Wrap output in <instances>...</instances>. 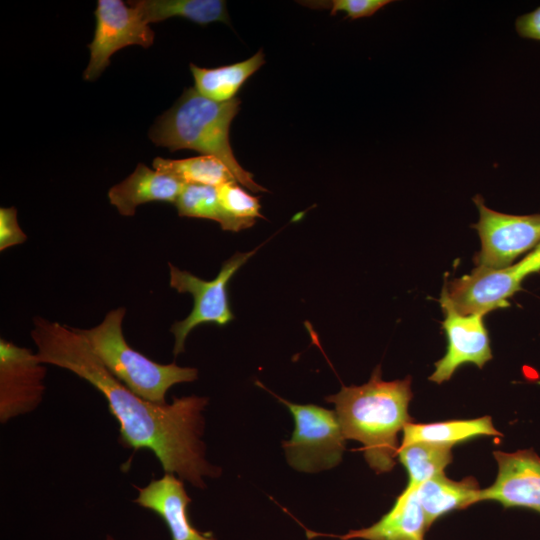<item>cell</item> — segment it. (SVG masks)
<instances>
[{
  "label": "cell",
  "instance_id": "6da1fadb",
  "mask_svg": "<svg viewBox=\"0 0 540 540\" xmlns=\"http://www.w3.org/2000/svg\"><path fill=\"white\" fill-rule=\"evenodd\" d=\"M31 337L38 359L66 369L87 381L108 403L119 423L120 441L126 448L153 452L165 473L177 475L199 489L205 478H217L220 467L206 459L203 411L207 397H174L171 403H154L136 395L113 376L76 328L35 317Z\"/></svg>",
  "mask_w": 540,
  "mask_h": 540
},
{
  "label": "cell",
  "instance_id": "7a4b0ae2",
  "mask_svg": "<svg viewBox=\"0 0 540 540\" xmlns=\"http://www.w3.org/2000/svg\"><path fill=\"white\" fill-rule=\"evenodd\" d=\"M411 377L385 381L377 366L369 381L360 386H342L325 398L335 412L346 439L358 441L370 468L376 473L393 469L400 447L398 435L412 419Z\"/></svg>",
  "mask_w": 540,
  "mask_h": 540
},
{
  "label": "cell",
  "instance_id": "3957f363",
  "mask_svg": "<svg viewBox=\"0 0 540 540\" xmlns=\"http://www.w3.org/2000/svg\"><path fill=\"white\" fill-rule=\"evenodd\" d=\"M240 104L239 98L216 102L189 87L156 119L148 136L155 145L170 151L189 149L215 156L228 166L241 185L253 192H266L254 181L253 174L241 167L230 145V126Z\"/></svg>",
  "mask_w": 540,
  "mask_h": 540
},
{
  "label": "cell",
  "instance_id": "277c9868",
  "mask_svg": "<svg viewBox=\"0 0 540 540\" xmlns=\"http://www.w3.org/2000/svg\"><path fill=\"white\" fill-rule=\"evenodd\" d=\"M125 314V307L115 308L97 326L76 329L105 368L127 388L145 400L167 403L168 390L176 384L195 381L198 370L157 363L129 346L122 330Z\"/></svg>",
  "mask_w": 540,
  "mask_h": 540
},
{
  "label": "cell",
  "instance_id": "5b68a950",
  "mask_svg": "<svg viewBox=\"0 0 540 540\" xmlns=\"http://www.w3.org/2000/svg\"><path fill=\"white\" fill-rule=\"evenodd\" d=\"M278 399L290 410L295 428L282 442L287 462L297 471L315 473L342 461L346 438L337 414L313 404H296Z\"/></svg>",
  "mask_w": 540,
  "mask_h": 540
},
{
  "label": "cell",
  "instance_id": "8992f818",
  "mask_svg": "<svg viewBox=\"0 0 540 540\" xmlns=\"http://www.w3.org/2000/svg\"><path fill=\"white\" fill-rule=\"evenodd\" d=\"M258 248L246 253H235L222 264L218 275L211 281L203 280L168 263L170 286L179 293L191 294L194 299L190 314L171 326L170 330L175 338L174 356L184 352L186 338L194 328L204 323L225 326L234 319L229 302L228 284Z\"/></svg>",
  "mask_w": 540,
  "mask_h": 540
},
{
  "label": "cell",
  "instance_id": "52a82bcc",
  "mask_svg": "<svg viewBox=\"0 0 540 540\" xmlns=\"http://www.w3.org/2000/svg\"><path fill=\"white\" fill-rule=\"evenodd\" d=\"M473 201L479 211V220L472 227L481 241V249L474 259L477 266L509 267L518 256L539 245L540 213H501L487 207L481 195H476Z\"/></svg>",
  "mask_w": 540,
  "mask_h": 540
},
{
  "label": "cell",
  "instance_id": "ba28073f",
  "mask_svg": "<svg viewBox=\"0 0 540 540\" xmlns=\"http://www.w3.org/2000/svg\"><path fill=\"white\" fill-rule=\"evenodd\" d=\"M94 15V37L88 45L90 60L83 73L87 81L96 80L118 50L130 45L148 48L155 37L137 7L121 0H98Z\"/></svg>",
  "mask_w": 540,
  "mask_h": 540
},
{
  "label": "cell",
  "instance_id": "9c48e42d",
  "mask_svg": "<svg viewBox=\"0 0 540 540\" xmlns=\"http://www.w3.org/2000/svg\"><path fill=\"white\" fill-rule=\"evenodd\" d=\"M46 364L30 349L0 339V422L34 411L45 393Z\"/></svg>",
  "mask_w": 540,
  "mask_h": 540
},
{
  "label": "cell",
  "instance_id": "30bf717a",
  "mask_svg": "<svg viewBox=\"0 0 540 540\" xmlns=\"http://www.w3.org/2000/svg\"><path fill=\"white\" fill-rule=\"evenodd\" d=\"M440 304L444 313L442 327L447 347L445 355L435 362L429 380L441 384L450 380L456 370L467 363L482 368L492 359L490 338L481 315H462L450 304L442 290Z\"/></svg>",
  "mask_w": 540,
  "mask_h": 540
},
{
  "label": "cell",
  "instance_id": "8fae6325",
  "mask_svg": "<svg viewBox=\"0 0 540 540\" xmlns=\"http://www.w3.org/2000/svg\"><path fill=\"white\" fill-rule=\"evenodd\" d=\"M523 278L514 264L495 269L477 266L470 274L445 283L443 291L462 315H481L510 306L508 299L521 289Z\"/></svg>",
  "mask_w": 540,
  "mask_h": 540
},
{
  "label": "cell",
  "instance_id": "7c38bea8",
  "mask_svg": "<svg viewBox=\"0 0 540 540\" xmlns=\"http://www.w3.org/2000/svg\"><path fill=\"white\" fill-rule=\"evenodd\" d=\"M498 473L494 483L481 489L480 502L491 500L504 508L522 507L540 513V457L532 449L512 453L495 451Z\"/></svg>",
  "mask_w": 540,
  "mask_h": 540
},
{
  "label": "cell",
  "instance_id": "4fadbf2b",
  "mask_svg": "<svg viewBox=\"0 0 540 540\" xmlns=\"http://www.w3.org/2000/svg\"><path fill=\"white\" fill-rule=\"evenodd\" d=\"M134 503L157 514L169 529L171 540H215L212 534L198 531L191 523L188 507L191 498L183 480L172 473L138 487Z\"/></svg>",
  "mask_w": 540,
  "mask_h": 540
},
{
  "label": "cell",
  "instance_id": "5bb4252c",
  "mask_svg": "<svg viewBox=\"0 0 540 540\" xmlns=\"http://www.w3.org/2000/svg\"><path fill=\"white\" fill-rule=\"evenodd\" d=\"M183 187L184 183L176 178L139 163L127 178L109 189L108 199L121 215L133 216L136 208L145 203L175 204Z\"/></svg>",
  "mask_w": 540,
  "mask_h": 540
},
{
  "label": "cell",
  "instance_id": "9a60e30c",
  "mask_svg": "<svg viewBox=\"0 0 540 540\" xmlns=\"http://www.w3.org/2000/svg\"><path fill=\"white\" fill-rule=\"evenodd\" d=\"M427 530L425 513L416 490L404 489L393 507L373 525L330 536L341 540H425Z\"/></svg>",
  "mask_w": 540,
  "mask_h": 540
},
{
  "label": "cell",
  "instance_id": "2e32d148",
  "mask_svg": "<svg viewBox=\"0 0 540 540\" xmlns=\"http://www.w3.org/2000/svg\"><path fill=\"white\" fill-rule=\"evenodd\" d=\"M416 492L429 529L441 516L480 502L481 489L474 477L454 481L442 473L422 483Z\"/></svg>",
  "mask_w": 540,
  "mask_h": 540
},
{
  "label": "cell",
  "instance_id": "e0dca14e",
  "mask_svg": "<svg viewBox=\"0 0 540 540\" xmlns=\"http://www.w3.org/2000/svg\"><path fill=\"white\" fill-rule=\"evenodd\" d=\"M479 436H502L494 427L490 416L474 419H456L432 423H407L402 431L400 445L428 442L453 447Z\"/></svg>",
  "mask_w": 540,
  "mask_h": 540
},
{
  "label": "cell",
  "instance_id": "ac0fdd59",
  "mask_svg": "<svg viewBox=\"0 0 540 540\" xmlns=\"http://www.w3.org/2000/svg\"><path fill=\"white\" fill-rule=\"evenodd\" d=\"M264 63V53L259 50L246 60L216 68H202L191 63L190 71L199 94L216 102H227L236 98L239 89Z\"/></svg>",
  "mask_w": 540,
  "mask_h": 540
},
{
  "label": "cell",
  "instance_id": "d6986e66",
  "mask_svg": "<svg viewBox=\"0 0 540 540\" xmlns=\"http://www.w3.org/2000/svg\"><path fill=\"white\" fill-rule=\"evenodd\" d=\"M128 3L137 7L147 24L176 16L199 25L230 23L226 2L222 0H140Z\"/></svg>",
  "mask_w": 540,
  "mask_h": 540
},
{
  "label": "cell",
  "instance_id": "ffe728a7",
  "mask_svg": "<svg viewBox=\"0 0 540 540\" xmlns=\"http://www.w3.org/2000/svg\"><path fill=\"white\" fill-rule=\"evenodd\" d=\"M153 169L168 174L184 184H198L219 187L229 182H237L228 166L212 155H201L185 159L156 157Z\"/></svg>",
  "mask_w": 540,
  "mask_h": 540
},
{
  "label": "cell",
  "instance_id": "44dd1931",
  "mask_svg": "<svg viewBox=\"0 0 540 540\" xmlns=\"http://www.w3.org/2000/svg\"><path fill=\"white\" fill-rule=\"evenodd\" d=\"M450 446L415 442L400 445L397 459L408 474L406 490H416L425 481L444 473L452 461Z\"/></svg>",
  "mask_w": 540,
  "mask_h": 540
},
{
  "label": "cell",
  "instance_id": "7402d4cb",
  "mask_svg": "<svg viewBox=\"0 0 540 540\" xmlns=\"http://www.w3.org/2000/svg\"><path fill=\"white\" fill-rule=\"evenodd\" d=\"M175 206L179 216L209 219L218 222L223 230L240 231L238 224L222 209L217 187L184 184Z\"/></svg>",
  "mask_w": 540,
  "mask_h": 540
},
{
  "label": "cell",
  "instance_id": "603a6c76",
  "mask_svg": "<svg viewBox=\"0 0 540 540\" xmlns=\"http://www.w3.org/2000/svg\"><path fill=\"white\" fill-rule=\"evenodd\" d=\"M218 198L224 212L239 226L240 230L252 227L257 218H263L259 199L249 194L238 182L217 187Z\"/></svg>",
  "mask_w": 540,
  "mask_h": 540
},
{
  "label": "cell",
  "instance_id": "cb8c5ba5",
  "mask_svg": "<svg viewBox=\"0 0 540 540\" xmlns=\"http://www.w3.org/2000/svg\"><path fill=\"white\" fill-rule=\"evenodd\" d=\"M303 6L312 9H328L331 15L337 12H344L345 18L352 20L369 17L374 15L378 10L392 3L390 0H310L298 1Z\"/></svg>",
  "mask_w": 540,
  "mask_h": 540
},
{
  "label": "cell",
  "instance_id": "d4e9b609",
  "mask_svg": "<svg viewBox=\"0 0 540 540\" xmlns=\"http://www.w3.org/2000/svg\"><path fill=\"white\" fill-rule=\"evenodd\" d=\"M27 240L17 220L15 207L0 208V251L20 245Z\"/></svg>",
  "mask_w": 540,
  "mask_h": 540
},
{
  "label": "cell",
  "instance_id": "484cf974",
  "mask_svg": "<svg viewBox=\"0 0 540 540\" xmlns=\"http://www.w3.org/2000/svg\"><path fill=\"white\" fill-rule=\"evenodd\" d=\"M515 29L522 38L540 41V6L519 16L515 21Z\"/></svg>",
  "mask_w": 540,
  "mask_h": 540
},
{
  "label": "cell",
  "instance_id": "4316f807",
  "mask_svg": "<svg viewBox=\"0 0 540 540\" xmlns=\"http://www.w3.org/2000/svg\"><path fill=\"white\" fill-rule=\"evenodd\" d=\"M518 274L524 279L526 276L540 271V243L521 261L514 264Z\"/></svg>",
  "mask_w": 540,
  "mask_h": 540
},
{
  "label": "cell",
  "instance_id": "83f0119b",
  "mask_svg": "<svg viewBox=\"0 0 540 540\" xmlns=\"http://www.w3.org/2000/svg\"><path fill=\"white\" fill-rule=\"evenodd\" d=\"M105 540H116V539L111 535H107Z\"/></svg>",
  "mask_w": 540,
  "mask_h": 540
}]
</instances>
